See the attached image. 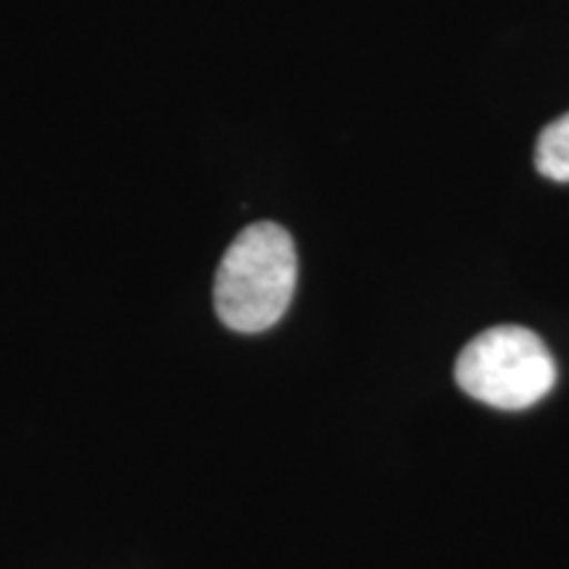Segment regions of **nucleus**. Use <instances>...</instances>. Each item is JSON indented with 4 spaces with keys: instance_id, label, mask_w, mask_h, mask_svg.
Returning a JSON list of instances; mask_svg holds the SVG:
<instances>
[{
    "instance_id": "f257e3e1",
    "label": "nucleus",
    "mask_w": 569,
    "mask_h": 569,
    "mask_svg": "<svg viewBox=\"0 0 569 569\" xmlns=\"http://www.w3.org/2000/svg\"><path fill=\"white\" fill-rule=\"evenodd\" d=\"M298 256L290 232L274 222L246 227L227 248L213 282V306L234 332H264L293 301Z\"/></svg>"
},
{
    "instance_id": "f03ea898",
    "label": "nucleus",
    "mask_w": 569,
    "mask_h": 569,
    "mask_svg": "<svg viewBox=\"0 0 569 569\" xmlns=\"http://www.w3.org/2000/svg\"><path fill=\"white\" fill-rule=\"evenodd\" d=\"M457 382L488 407L519 411L551 393L557 365L536 332L503 325L469 340L459 353Z\"/></svg>"
},
{
    "instance_id": "7ed1b4c3",
    "label": "nucleus",
    "mask_w": 569,
    "mask_h": 569,
    "mask_svg": "<svg viewBox=\"0 0 569 569\" xmlns=\"http://www.w3.org/2000/svg\"><path fill=\"white\" fill-rule=\"evenodd\" d=\"M536 169L553 182H569V113L540 132L536 146Z\"/></svg>"
}]
</instances>
